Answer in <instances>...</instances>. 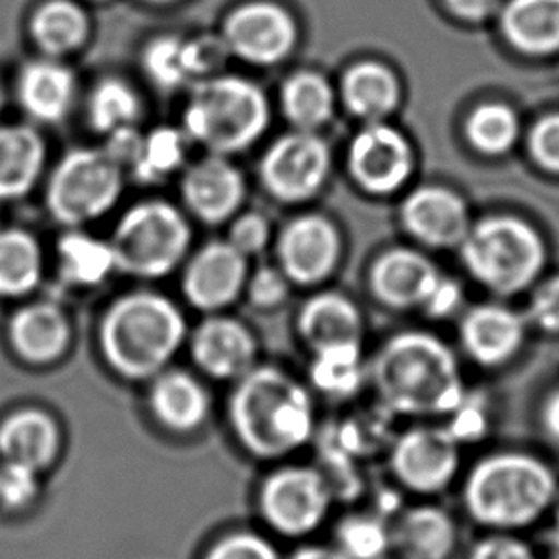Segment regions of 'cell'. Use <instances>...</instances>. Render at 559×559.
I'll return each instance as SVG.
<instances>
[{
	"instance_id": "cell-17",
	"label": "cell",
	"mask_w": 559,
	"mask_h": 559,
	"mask_svg": "<svg viewBox=\"0 0 559 559\" xmlns=\"http://www.w3.org/2000/svg\"><path fill=\"white\" fill-rule=\"evenodd\" d=\"M247 193V180L231 157L209 153L183 168V206L204 226H222L234 219L241 212Z\"/></svg>"
},
{
	"instance_id": "cell-20",
	"label": "cell",
	"mask_w": 559,
	"mask_h": 559,
	"mask_svg": "<svg viewBox=\"0 0 559 559\" xmlns=\"http://www.w3.org/2000/svg\"><path fill=\"white\" fill-rule=\"evenodd\" d=\"M441 277L443 273L423 250L393 247L372 262L369 290L388 310H423Z\"/></svg>"
},
{
	"instance_id": "cell-51",
	"label": "cell",
	"mask_w": 559,
	"mask_h": 559,
	"mask_svg": "<svg viewBox=\"0 0 559 559\" xmlns=\"http://www.w3.org/2000/svg\"><path fill=\"white\" fill-rule=\"evenodd\" d=\"M152 4H168V2H175V0H147Z\"/></svg>"
},
{
	"instance_id": "cell-22",
	"label": "cell",
	"mask_w": 559,
	"mask_h": 559,
	"mask_svg": "<svg viewBox=\"0 0 559 559\" xmlns=\"http://www.w3.org/2000/svg\"><path fill=\"white\" fill-rule=\"evenodd\" d=\"M63 431L50 413L23 407L0 420V461L45 472L60 456Z\"/></svg>"
},
{
	"instance_id": "cell-21",
	"label": "cell",
	"mask_w": 559,
	"mask_h": 559,
	"mask_svg": "<svg viewBox=\"0 0 559 559\" xmlns=\"http://www.w3.org/2000/svg\"><path fill=\"white\" fill-rule=\"evenodd\" d=\"M48 142L35 124L0 127V204L20 203L45 183Z\"/></svg>"
},
{
	"instance_id": "cell-29",
	"label": "cell",
	"mask_w": 559,
	"mask_h": 559,
	"mask_svg": "<svg viewBox=\"0 0 559 559\" xmlns=\"http://www.w3.org/2000/svg\"><path fill=\"white\" fill-rule=\"evenodd\" d=\"M341 96L348 114L365 124L384 122L400 107V79L384 63L361 61L344 73Z\"/></svg>"
},
{
	"instance_id": "cell-19",
	"label": "cell",
	"mask_w": 559,
	"mask_h": 559,
	"mask_svg": "<svg viewBox=\"0 0 559 559\" xmlns=\"http://www.w3.org/2000/svg\"><path fill=\"white\" fill-rule=\"evenodd\" d=\"M401 227L424 249H459L469 231L468 204L453 189L420 186L400 206Z\"/></svg>"
},
{
	"instance_id": "cell-38",
	"label": "cell",
	"mask_w": 559,
	"mask_h": 559,
	"mask_svg": "<svg viewBox=\"0 0 559 559\" xmlns=\"http://www.w3.org/2000/svg\"><path fill=\"white\" fill-rule=\"evenodd\" d=\"M142 63L145 75L150 76V81L160 91H178L191 81H197L189 40L173 35L153 38L152 43L145 46Z\"/></svg>"
},
{
	"instance_id": "cell-5",
	"label": "cell",
	"mask_w": 559,
	"mask_h": 559,
	"mask_svg": "<svg viewBox=\"0 0 559 559\" xmlns=\"http://www.w3.org/2000/svg\"><path fill=\"white\" fill-rule=\"evenodd\" d=\"M270 127V104L264 92L242 76H209L191 92L182 130L191 144L206 152L234 157L247 152Z\"/></svg>"
},
{
	"instance_id": "cell-13",
	"label": "cell",
	"mask_w": 559,
	"mask_h": 559,
	"mask_svg": "<svg viewBox=\"0 0 559 559\" xmlns=\"http://www.w3.org/2000/svg\"><path fill=\"white\" fill-rule=\"evenodd\" d=\"M249 275V258L226 239H214L183 262L180 287L191 308L204 316L224 313L245 295Z\"/></svg>"
},
{
	"instance_id": "cell-45",
	"label": "cell",
	"mask_w": 559,
	"mask_h": 559,
	"mask_svg": "<svg viewBox=\"0 0 559 559\" xmlns=\"http://www.w3.org/2000/svg\"><path fill=\"white\" fill-rule=\"evenodd\" d=\"M469 559H540L537 552L522 538L512 537L508 533H499L479 540Z\"/></svg>"
},
{
	"instance_id": "cell-14",
	"label": "cell",
	"mask_w": 559,
	"mask_h": 559,
	"mask_svg": "<svg viewBox=\"0 0 559 559\" xmlns=\"http://www.w3.org/2000/svg\"><path fill=\"white\" fill-rule=\"evenodd\" d=\"M459 445L447 428L415 426L403 431L390 453L393 476L411 491H443L461 466Z\"/></svg>"
},
{
	"instance_id": "cell-12",
	"label": "cell",
	"mask_w": 559,
	"mask_h": 559,
	"mask_svg": "<svg viewBox=\"0 0 559 559\" xmlns=\"http://www.w3.org/2000/svg\"><path fill=\"white\" fill-rule=\"evenodd\" d=\"M333 491L323 474L308 466L273 472L260 491V507L273 530L296 537L316 530L325 520Z\"/></svg>"
},
{
	"instance_id": "cell-43",
	"label": "cell",
	"mask_w": 559,
	"mask_h": 559,
	"mask_svg": "<svg viewBox=\"0 0 559 559\" xmlns=\"http://www.w3.org/2000/svg\"><path fill=\"white\" fill-rule=\"evenodd\" d=\"M206 559H280L265 538L252 533H237L219 540Z\"/></svg>"
},
{
	"instance_id": "cell-48",
	"label": "cell",
	"mask_w": 559,
	"mask_h": 559,
	"mask_svg": "<svg viewBox=\"0 0 559 559\" xmlns=\"http://www.w3.org/2000/svg\"><path fill=\"white\" fill-rule=\"evenodd\" d=\"M500 0H445L447 8L466 22H484L495 14Z\"/></svg>"
},
{
	"instance_id": "cell-23",
	"label": "cell",
	"mask_w": 559,
	"mask_h": 559,
	"mask_svg": "<svg viewBox=\"0 0 559 559\" xmlns=\"http://www.w3.org/2000/svg\"><path fill=\"white\" fill-rule=\"evenodd\" d=\"M150 382L147 405L165 430L188 436L209 420L211 393L195 374L168 367Z\"/></svg>"
},
{
	"instance_id": "cell-26",
	"label": "cell",
	"mask_w": 559,
	"mask_h": 559,
	"mask_svg": "<svg viewBox=\"0 0 559 559\" xmlns=\"http://www.w3.org/2000/svg\"><path fill=\"white\" fill-rule=\"evenodd\" d=\"M523 334L522 318L500 304H481L462 318V348L484 367L507 364L522 346Z\"/></svg>"
},
{
	"instance_id": "cell-39",
	"label": "cell",
	"mask_w": 559,
	"mask_h": 559,
	"mask_svg": "<svg viewBox=\"0 0 559 559\" xmlns=\"http://www.w3.org/2000/svg\"><path fill=\"white\" fill-rule=\"evenodd\" d=\"M336 540L348 559H380L392 548V531L377 515H349L338 525Z\"/></svg>"
},
{
	"instance_id": "cell-32",
	"label": "cell",
	"mask_w": 559,
	"mask_h": 559,
	"mask_svg": "<svg viewBox=\"0 0 559 559\" xmlns=\"http://www.w3.org/2000/svg\"><path fill=\"white\" fill-rule=\"evenodd\" d=\"M334 106L333 86L316 71H300L283 84L281 107L295 130L319 132L333 119Z\"/></svg>"
},
{
	"instance_id": "cell-7",
	"label": "cell",
	"mask_w": 559,
	"mask_h": 559,
	"mask_svg": "<svg viewBox=\"0 0 559 559\" xmlns=\"http://www.w3.org/2000/svg\"><path fill=\"white\" fill-rule=\"evenodd\" d=\"M109 242L117 273L157 281L175 273L188 260L191 226L176 204L147 199L122 212Z\"/></svg>"
},
{
	"instance_id": "cell-36",
	"label": "cell",
	"mask_w": 559,
	"mask_h": 559,
	"mask_svg": "<svg viewBox=\"0 0 559 559\" xmlns=\"http://www.w3.org/2000/svg\"><path fill=\"white\" fill-rule=\"evenodd\" d=\"M142 115L138 92L121 79L99 81L86 102V119L91 129L107 138L117 130L136 127Z\"/></svg>"
},
{
	"instance_id": "cell-1",
	"label": "cell",
	"mask_w": 559,
	"mask_h": 559,
	"mask_svg": "<svg viewBox=\"0 0 559 559\" xmlns=\"http://www.w3.org/2000/svg\"><path fill=\"white\" fill-rule=\"evenodd\" d=\"M371 377L380 405L392 415H451L466 397L453 349L428 331L388 338L372 361Z\"/></svg>"
},
{
	"instance_id": "cell-31",
	"label": "cell",
	"mask_w": 559,
	"mask_h": 559,
	"mask_svg": "<svg viewBox=\"0 0 559 559\" xmlns=\"http://www.w3.org/2000/svg\"><path fill=\"white\" fill-rule=\"evenodd\" d=\"M500 27L510 45L527 53L559 50V0H510Z\"/></svg>"
},
{
	"instance_id": "cell-28",
	"label": "cell",
	"mask_w": 559,
	"mask_h": 559,
	"mask_svg": "<svg viewBox=\"0 0 559 559\" xmlns=\"http://www.w3.org/2000/svg\"><path fill=\"white\" fill-rule=\"evenodd\" d=\"M48 272L45 247L31 229L0 226V300L23 302L43 287Z\"/></svg>"
},
{
	"instance_id": "cell-11",
	"label": "cell",
	"mask_w": 559,
	"mask_h": 559,
	"mask_svg": "<svg viewBox=\"0 0 559 559\" xmlns=\"http://www.w3.org/2000/svg\"><path fill=\"white\" fill-rule=\"evenodd\" d=\"M342 254L341 229L318 212L288 219L275 241L277 265L293 287H318L331 280L341 265Z\"/></svg>"
},
{
	"instance_id": "cell-25",
	"label": "cell",
	"mask_w": 559,
	"mask_h": 559,
	"mask_svg": "<svg viewBox=\"0 0 559 559\" xmlns=\"http://www.w3.org/2000/svg\"><path fill=\"white\" fill-rule=\"evenodd\" d=\"M53 273L68 290H94L117 273L109 239H99L84 227L63 229L53 247Z\"/></svg>"
},
{
	"instance_id": "cell-6",
	"label": "cell",
	"mask_w": 559,
	"mask_h": 559,
	"mask_svg": "<svg viewBox=\"0 0 559 559\" xmlns=\"http://www.w3.org/2000/svg\"><path fill=\"white\" fill-rule=\"evenodd\" d=\"M127 176L104 145L71 147L48 168L46 212L63 229L91 226L119 204Z\"/></svg>"
},
{
	"instance_id": "cell-18",
	"label": "cell",
	"mask_w": 559,
	"mask_h": 559,
	"mask_svg": "<svg viewBox=\"0 0 559 559\" xmlns=\"http://www.w3.org/2000/svg\"><path fill=\"white\" fill-rule=\"evenodd\" d=\"M191 361L204 377L237 382L257 367L258 342L249 326L226 313H211L189 333Z\"/></svg>"
},
{
	"instance_id": "cell-44",
	"label": "cell",
	"mask_w": 559,
	"mask_h": 559,
	"mask_svg": "<svg viewBox=\"0 0 559 559\" xmlns=\"http://www.w3.org/2000/svg\"><path fill=\"white\" fill-rule=\"evenodd\" d=\"M530 150L540 167L559 175V114L548 115L535 124Z\"/></svg>"
},
{
	"instance_id": "cell-10",
	"label": "cell",
	"mask_w": 559,
	"mask_h": 559,
	"mask_svg": "<svg viewBox=\"0 0 559 559\" xmlns=\"http://www.w3.org/2000/svg\"><path fill=\"white\" fill-rule=\"evenodd\" d=\"M346 168L367 195H395L415 175V150L400 129L385 121L369 122L352 138Z\"/></svg>"
},
{
	"instance_id": "cell-34",
	"label": "cell",
	"mask_w": 559,
	"mask_h": 559,
	"mask_svg": "<svg viewBox=\"0 0 559 559\" xmlns=\"http://www.w3.org/2000/svg\"><path fill=\"white\" fill-rule=\"evenodd\" d=\"M365 374L367 369L361 344L334 346L316 352L310 365L313 390L334 401L354 397L364 385Z\"/></svg>"
},
{
	"instance_id": "cell-49",
	"label": "cell",
	"mask_w": 559,
	"mask_h": 559,
	"mask_svg": "<svg viewBox=\"0 0 559 559\" xmlns=\"http://www.w3.org/2000/svg\"><path fill=\"white\" fill-rule=\"evenodd\" d=\"M543 423H545L546 431L559 441V392L552 393L550 400L546 401Z\"/></svg>"
},
{
	"instance_id": "cell-15",
	"label": "cell",
	"mask_w": 559,
	"mask_h": 559,
	"mask_svg": "<svg viewBox=\"0 0 559 559\" xmlns=\"http://www.w3.org/2000/svg\"><path fill=\"white\" fill-rule=\"evenodd\" d=\"M224 40L241 60L270 68L295 50L298 27L295 17L275 2H247L227 15Z\"/></svg>"
},
{
	"instance_id": "cell-53",
	"label": "cell",
	"mask_w": 559,
	"mask_h": 559,
	"mask_svg": "<svg viewBox=\"0 0 559 559\" xmlns=\"http://www.w3.org/2000/svg\"><path fill=\"white\" fill-rule=\"evenodd\" d=\"M0 209H2V204H0Z\"/></svg>"
},
{
	"instance_id": "cell-33",
	"label": "cell",
	"mask_w": 559,
	"mask_h": 559,
	"mask_svg": "<svg viewBox=\"0 0 559 559\" xmlns=\"http://www.w3.org/2000/svg\"><path fill=\"white\" fill-rule=\"evenodd\" d=\"M33 40L50 56H63L84 45L88 17L73 0H48L31 20Z\"/></svg>"
},
{
	"instance_id": "cell-4",
	"label": "cell",
	"mask_w": 559,
	"mask_h": 559,
	"mask_svg": "<svg viewBox=\"0 0 559 559\" xmlns=\"http://www.w3.org/2000/svg\"><path fill=\"white\" fill-rule=\"evenodd\" d=\"M558 481L545 462L531 454L499 453L477 462L464 485L468 514L489 530L530 527L552 508Z\"/></svg>"
},
{
	"instance_id": "cell-2",
	"label": "cell",
	"mask_w": 559,
	"mask_h": 559,
	"mask_svg": "<svg viewBox=\"0 0 559 559\" xmlns=\"http://www.w3.org/2000/svg\"><path fill=\"white\" fill-rule=\"evenodd\" d=\"M188 336V319L178 304L140 288L115 298L102 313L99 356L122 380L150 382L167 371Z\"/></svg>"
},
{
	"instance_id": "cell-24",
	"label": "cell",
	"mask_w": 559,
	"mask_h": 559,
	"mask_svg": "<svg viewBox=\"0 0 559 559\" xmlns=\"http://www.w3.org/2000/svg\"><path fill=\"white\" fill-rule=\"evenodd\" d=\"M296 331L316 354L334 346L361 344L364 318L348 295L323 290L302 304L296 318Z\"/></svg>"
},
{
	"instance_id": "cell-40",
	"label": "cell",
	"mask_w": 559,
	"mask_h": 559,
	"mask_svg": "<svg viewBox=\"0 0 559 559\" xmlns=\"http://www.w3.org/2000/svg\"><path fill=\"white\" fill-rule=\"evenodd\" d=\"M226 241L241 252L242 257H258L264 252L272 239L270 219L262 212H239L227 222Z\"/></svg>"
},
{
	"instance_id": "cell-52",
	"label": "cell",
	"mask_w": 559,
	"mask_h": 559,
	"mask_svg": "<svg viewBox=\"0 0 559 559\" xmlns=\"http://www.w3.org/2000/svg\"><path fill=\"white\" fill-rule=\"evenodd\" d=\"M2 106H4V92L0 88V109H2Z\"/></svg>"
},
{
	"instance_id": "cell-3",
	"label": "cell",
	"mask_w": 559,
	"mask_h": 559,
	"mask_svg": "<svg viewBox=\"0 0 559 559\" xmlns=\"http://www.w3.org/2000/svg\"><path fill=\"white\" fill-rule=\"evenodd\" d=\"M227 416L242 449L264 461L295 453L316 431L310 390L273 365H257L235 382Z\"/></svg>"
},
{
	"instance_id": "cell-9",
	"label": "cell",
	"mask_w": 559,
	"mask_h": 559,
	"mask_svg": "<svg viewBox=\"0 0 559 559\" xmlns=\"http://www.w3.org/2000/svg\"><path fill=\"white\" fill-rule=\"evenodd\" d=\"M333 167V153L318 132L293 130L265 150L258 178L265 193L281 204H302L323 191Z\"/></svg>"
},
{
	"instance_id": "cell-37",
	"label": "cell",
	"mask_w": 559,
	"mask_h": 559,
	"mask_svg": "<svg viewBox=\"0 0 559 559\" xmlns=\"http://www.w3.org/2000/svg\"><path fill=\"white\" fill-rule=\"evenodd\" d=\"M464 134L477 153L499 157L510 152L518 142L520 121L514 109L504 104H484L469 114Z\"/></svg>"
},
{
	"instance_id": "cell-47",
	"label": "cell",
	"mask_w": 559,
	"mask_h": 559,
	"mask_svg": "<svg viewBox=\"0 0 559 559\" xmlns=\"http://www.w3.org/2000/svg\"><path fill=\"white\" fill-rule=\"evenodd\" d=\"M462 304V288L459 283L449 277H441L433 288L430 298L423 306V311L428 318L443 319L459 310Z\"/></svg>"
},
{
	"instance_id": "cell-16",
	"label": "cell",
	"mask_w": 559,
	"mask_h": 559,
	"mask_svg": "<svg viewBox=\"0 0 559 559\" xmlns=\"http://www.w3.org/2000/svg\"><path fill=\"white\" fill-rule=\"evenodd\" d=\"M8 348L22 364L50 367L73 346V323L68 310L50 298L23 300L8 318Z\"/></svg>"
},
{
	"instance_id": "cell-30",
	"label": "cell",
	"mask_w": 559,
	"mask_h": 559,
	"mask_svg": "<svg viewBox=\"0 0 559 559\" xmlns=\"http://www.w3.org/2000/svg\"><path fill=\"white\" fill-rule=\"evenodd\" d=\"M454 545L456 527L439 508H413L392 530V546L401 559H447Z\"/></svg>"
},
{
	"instance_id": "cell-35",
	"label": "cell",
	"mask_w": 559,
	"mask_h": 559,
	"mask_svg": "<svg viewBox=\"0 0 559 559\" xmlns=\"http://www.w3.org/2000/svg\"><path fill=\"white\" fill-rule=\"evenodd\" d=\"M189 138L182 129L157 127L142 138L136 159L130 165L129 176L136 182L153 186L165 182L186 165Z\"/></svg>"
},
{
	"instance_id": "cell-27",
	"label": "cell",
	"mask_w": 559,
	"mask_h": 559,
	"mask_svg": "<svg viewBox=\"0 0 559 559\" xmlns=\"http://www.w3.org/2000/svg\"><path fill=\"white\" fill-rule=\"evenodd\" d=\"M76 79L58 61L27 63L17 79V99L23 111L38 124H58L75 104Z\"/></svg>"
},
{
	"instance_id": "cell-42",
	"label": "cell",
	"mask_w": 559,
	"mask_h": 559,
	"mask_svg": "<svg viewBox=\"0 0 559 559\" xmlns=\"http://www.w3.org/2000/svg\"><path fill=\"white\" fill-rule=\"evenodd\" d=\"M37 469L0 461V507L20 510L37 499L40 481Z\"/></svg>"
},
{
	"instance_id": "cell-50",
	"label": "cell",
	"mask_w": 559,
	"mask_h": 559,
	"mask_svg": "<svg viewBox=\"0 0 559 559\" xmlns=\"http://www.w3.org/2000/svg\"><path fill=\"white\" fill-rule=\"evenodd\" d=\"M293 559H348L341 550H333V548H323V546H310V548H302L300 552L295 554Z\"/></svg>"
},
{
	"instance_id": "cell-41",
	"label": "cell",
	"mask_w": 559,
	"mask_h": 559,
	"mask_svg": "<svg viewBox=\"0 0 559 559\" xmlns=\"http://www.w3.org/2000/svg\"><path fill=\"white\" fill-rule=\"evenodd\" d=\"M293 283L281 272L280 265H264L250 270L245 295L258 310H275L287 302Z\"/></svg>"
},
{
	"instance_id": "cell-8",
	"label": "cell",
	"mask_w": 559,
	"mask_h": 559,
	"mask_svg": "<svg viewBox=\"0 0 559 559\" xmlns=\"http://www.w3.org/2000/svg\"><path fill=\"white\" fill-rule=\"evenodd\" d=\"M469 275L500 296L515 295L537 280L545 265V242L527 222L491 216L469 226L459 247Z\"/></svg>"
},
{
	"instance_id": "cell-46",
	"label": "cell",
	"mask_w": 559,
	"mask_h": 559,
	"mask_svg": "<svg viewBox=\"0 0 559 559\" xmlns=\"http://www.w3.org/2000/svg\"><path fill=\"white\" fill-rule=\"evenodd\" d=\"M531 318L548 333H559V277L537 288L531 300Z\"/></svg>"
}]
</instances>
